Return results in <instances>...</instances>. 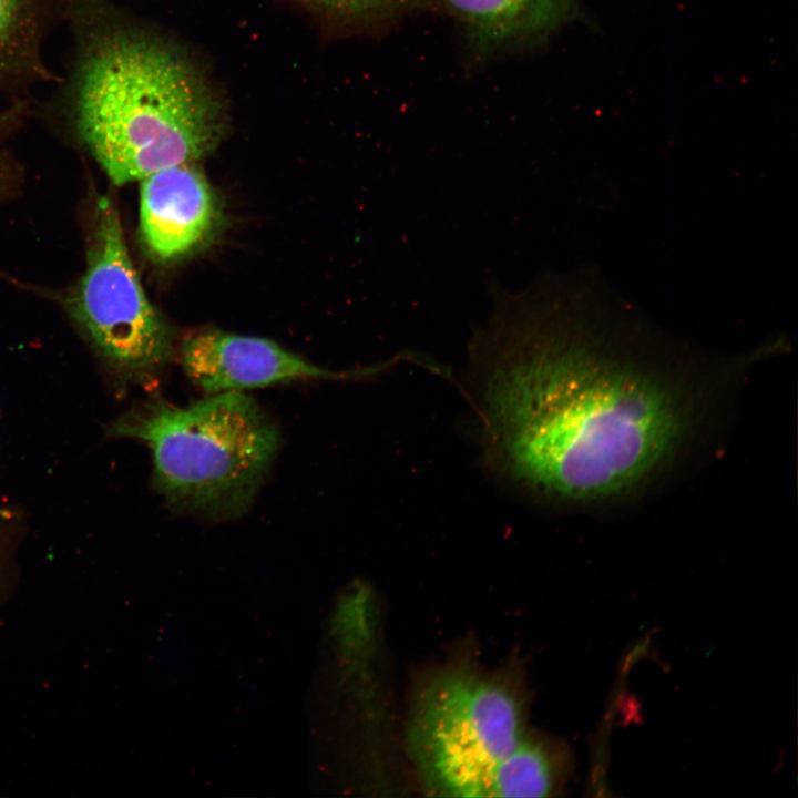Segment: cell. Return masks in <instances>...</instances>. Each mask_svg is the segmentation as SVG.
<instances>
[{
    "mask_svg": "<svg viewBox=\"0 0 798 798\" xmlns=\"http://www.w3.org/2000/svg\"><path fill=\"white\" fill-rule=\"evenodd\" d=\"M108 432L150 448L154 484L172 508L219 520L247 511L280 443L275 421L243 391L184 407L152 400Z\"/></svg>",
    "mask_w": 798,
    "mask_h": 798,
    "instance_id": "cell-3",
    "label": "cell"
},
{
    "mask_svg": "<svg viewBox=\"0 0 798 798\" xmlns=\"http://www.w3.org/2000/svg\"><path fill=\"white\" fill-rule=\"evenodd\" d=\"M337 27L374 28L389 24L429 0H295Z\"/></svg>",
    "mask_w": 798,
    "mask_h": 798,
    "instance_id": "cell-11",
    "label": "cell"
},
{
    "mask_svg": "<svg viewBox=\"0 0 798 798\" xmlns=\"http://www.w3.org/2000/svg\"><path fill=\"white\" fill-rule=\"evenodd\" d=\"M23 109V105L20 103H17L9 110H6L0 113V127L3 125L10 123L14 117H17Z\"/></svg>",
    "mask_w": 798,
    "mask_h": 798,
    "instance_id": "cell-12",
    "label": "cell"
},
{
    "mask_svg": "<svg viewBox=\"0 0 798 798\" xmlns=\"http://www.w3.org/2000/svg\"><path fill=\"white\" fill-rule=\"evenodd\" d=\"M472 53L491 57L541 47L587 17L579 0H439Z\"/></svg>",
    "mask_w": 798,
    "mask_h": 798,
    "instance_id": "cell-8",
    "label": "cell"
},
{
    "mask_svg": "<svg viewBox=\"0 0 798 798\" xmlns=\"http://www.w3.org/2000/svg\"><path fill=\"white\" fill-rule=\"evenodd\" d=\"M487 382L489 430L507 468L556 499L601 501L641 487L688 429L679 391L586 351L520 338Z\"/></svg>",
    "mask_w": 798,
    "mask_h": 798,
    "instance_id": "cell-1",
    "label": "cell"
},
{
    "mask_svg": "<svg viewBox=\"0 0 798 798\" xmlns=\"http://www.w3.org/2000/svg\"><path fill=\"white\" fill-rule=\"evenodd\" d=\"M66 304L100 355L123 376L151 378L171 359L172 331L141 285L108 197L95 205L86 268Z\"/></svg>",
    "mask_w": 798,
    "mask_h": 798,
    "instance_id": "cell-5",
    "label": "cell"
},
{
    "mask_svg": "<svg viewBox=\"0 0 798 798\" xmlns=\"http://www.w3.org/2000/svg\"><path fill=\"white\" fill-rule=\"evenodd\" d=\"M75 58L68 88L75 133L117 185L196 163L225 130L212 80L168 39L124 22L105 0H70Z\"/></svg>",
    "mask_w": 798,
    "mask_h": 798,
    "instance_id": "cell-2",
    "label": "cell"
},
{
    "mask_svg": "<svg viewBox=\"0 0 798 798\" xmlns=\"http://www.w3.org/2000/svg\"><path fill=\"white\" fill-rule=\"evenodd\" d=\"M571 766V754L564 745L524 733L493 769L487 797L554 795L562 788Z\"/></svg>",
    "mask_w": 798,
    "mask_h": 798,
    "instance_id": "cell-10",
    "label": "cell"
},
{
    "mask_svg": "<svg viewBox=\"0 0 798 798\" xmlns=\"http://www.w3.org/2000/svg\"><path fill=\"white\" fill-rule=\"evenodd\" d=\"M180 359L186 376L206 395L339 376L269 339L216 329L185 336Z\"/></svg>",
    "mask_w": 798,
    "mask_h": 798,
    "instance_id": "cell-6",
    "label": "cell"
},
{
    "mask_svg": "<svg viewBox=\"0 0 798 798\" xmlns=\"http://www.w3.org/2000/svg\"><path fill=\"white\" fill-rule=\"evenodd\" d=\"M69 0H0V91L44 78L47 27Z\"/></svg>",
    "mask_w": 798,
    "mask_h": 798,
    "instance_id": "cell-9",
    "label": "cell"
},
{
    "mask_svg": "<svg viewBox=\"0 0 798 798\" xmlns=\"http://www.w3.org/2000/svg\"><path fill=\"white\" fill-rule=\"evenodd\" d=\"M520 700L504 683L443 669L418 689L408 749L423 788L444 797H487L498 763L524 735Z\"/></svg>",
    "mask_w": 798,
    "mask_h": 798,
    "instance_id": "cell-4",
    "label": "cell"
},
{
    "mask_svg": "<svg viewBox=\"0 0 798 798\" xmlns=\"http://www.w3.org/2000/svg\"><path fill=\"white\" fill-rule=\"evenodd\" d=\"M218 221L212 186L195 163L163 168L141 180L140 233L158 262H171L198 248Z\"/></svg>",
    "mask_w": 798,
    "mask_h": 798,
    "instance_id": "cell-7",
    "label": "cell"
}]
</instances>
